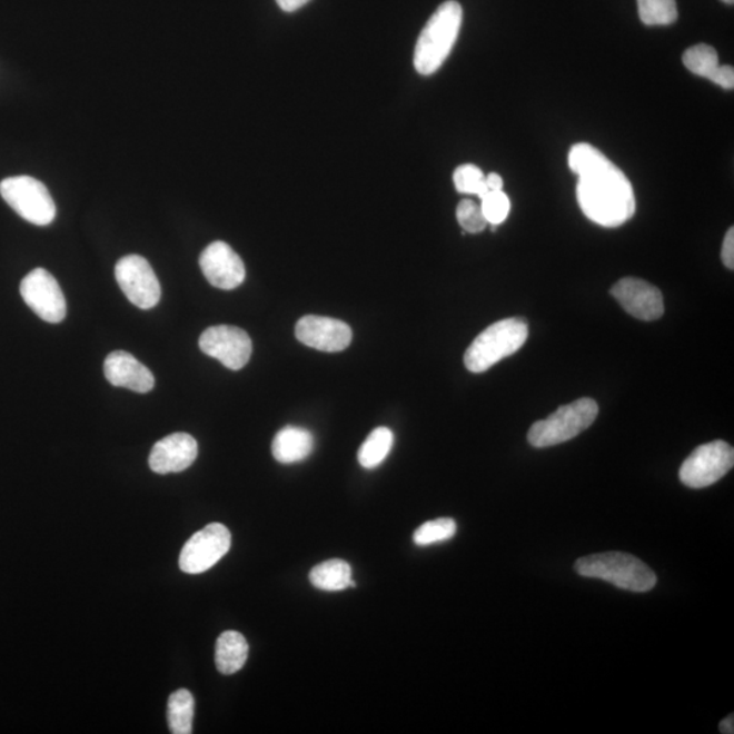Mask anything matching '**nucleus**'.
I'll list each match as a JSON object with an SVG mask.
<instances>
[{
    "instance_id": "nucleus-1",
    "label": "nucleus",
    "mask_w": 734,
    "mask_h": 734,
    "mask_svg": "<svg viewBox=\"0 0 734 734\" xmlns=\"http://www.w3.org/2000/svg\"><path fill=\"white\" fill-rule=\"evenodd\" d=\"M568 167L578 176L577 200L587 219L603 228H619L634 217L632 182L596 147L574 145L568 152Z\"/></svg>"
},
{
    "instance_id": "nucleus-2",
    "label": "nucleus",
    "mask_w": 734,
    "mask_h": 734,
    "mask_svg": "<svg viewBox=\"0 0 734 734\" xmlns=\"http://www.w3.org/2000/svg\"><path fill=\"white\" fill-rule=\"evenodd\" d=\"M463 23L460 3L448 0L439 6L421 30L414 53L416 71L432 76L448 59Z\"/></svg>"
},
{
    "instance_id": "nucleus-3",
    "label": "nucleus",
    "mask_w": 734,
    "mask_h": 734,
    "mask_svg": "<svg viewBox=\"0 0 734 734\" xmlns=\"http://www.w3.org/2000/svg\"><path fill=\"white\" fill-rule=\"evenodd\" d=\"M574 568L583 577L607 581L628 592L645 593L657 584V575L646 563L615 550L584 556L575 562Z\"/></svg>"
},
{
    "instance_id": "nucleus-4",
    "label": "nucleus",
    "mask_w": 734,
    "mask_h": 734,
    "mask_svg": "<svg viewBox=\"0 0 734 734\" xmlns=\"http://www.w3.org/2000/svg\"><path fill=\"white\" fill-rule=\"evenodd\" d=\"M529 327L525 318H505L494 323L477 336L464 355V364L473 373L492 369L499 360L516 354L528 339Z\"/></svg>"
},
{
    "instance_id": "nucleus-5",
    "label": "nucleus",
    "mask_w": 734,
    "mask_h": 734,
    "mask_svg": "<svg viewBox=\"0 0 734 734\" xmlns=\"http://www.w3.org/2000/svg\"><path fill=\"white\" fill-rule=\"evenodd\" d=\"M598 415L597 403L589 397L562 406L547 419L538 420L528 432V443L534 448L567 443L593 425Z\"/></svg>"
},
{
    "instance_id": "nucleus-6",
    "label": "nucleus",
    "mask_w": 734,
    "mask_h": 734,
    "mask_svg": "<svg viewBox=\"0 0 734 734\" xmlns=\"http://www.w3.org/2000/svg\"><path fill=\"white\" fill-rule=\"evenodd\" d=\"M0 195L18 216L37 226L57 217V206L44 184L29 176L9 177L0 182Z\"/></svg>"
},
{
    "instance_id": "nucleus-7",
    "label": "nucleus",
    "mask_w": 734,
    "mask_h": 734,
    "mask_svg": "<svg viewBox=\"0 0 734 734\" xmlns=\"http://www.w3.org/2000/svg\"><path fill=\"white\" fill-rule=\"evenodd\" d=\"M734 450L725 440H713L697 446L678 470L684 486L705 488L713 486L733 468Z\"/></svg>"
},
{
    "instance_id": "nucleus-8",
    "label": "nucleus",
    "mask_w": 734,
    "mask_h": 734,
    "mask_svg": "<svg viewBox=\"0 0 734 734\" xmlns=\"http://www.w3.org/2000/svg\"><path fill=\"white\" fill-rule=\"evenodd\" d=\"M230 546L231 535L225 525L218 523L207 525L206 528L196 532L182 547L180 568L187 574L210 571L229 553Z\"/></svg>"
},
{
    "instance_id": "nucleus-9",
    "label": "nucleus",
    "mask_w": 734,
    "mask_h": 734,
    "mask_svg": "<svg viewBox=\"0 0 734 734\" xmlns=\"http://www.w3.org/2000/svg\"><path fill=\"white\" fill-rule=\"evenodd\" d=\"M116 280L126 297L140 309H151L161 299V285L150 266L142 256L130 255L122 257L115 268Z\"/></svg>"
},
{
    "instance_id": "nucleus-10",
    "label": "nucleus",
    "mask_w": 734,
    "mask_h": 734,
    "mask_svg": "<svg viewBox=\"0 0 734 734\" xmlns=\"http://www.w3.org/2000/svg\"><path fill=\"white\" fill-rule=\"evenodd\" d=\"M21 296L24 304L47 323L65 320L67 305L58 280L44 268H36L21 281Z\"/></svg>"
},
{
    "instance_id": "nucleus-11",
    "label": "nucleus",
    "mask_w": 734,
    "mask_h": 734,
    "mask_svg": "<svg viewBox=\"0 0 734 734\" xmlns=\"http://www.w3.org/2000/svg\"><path fill=\"white\" fill-rule=\"evenodd\" d=\"M200 350L230 370H240L252 355V340L244 329L231 326L210 327L201 334Z\"/></svg>"
},
{
    "instance_id": "nucleus-12",
    "label": "nucleus",
    "mask_w": 734,
    "mask_h": 734,
    "mask_svg": "<svg viewBox=\"0 0 734 734\" xmlns=\"http://www.w3.org/2000/svg\"><path fill=\"white\" fill-rule=\"evenodd\" d=\"M612 297L638 320L654 321L664 315L663 294L644 279L623 278L611 289Z\"/></svg>"
},
{
    "instance_id": "nucleus-13",
    "label": "nucleus",
    "mask_w": 734,
    "mask_h": 734,
    "mask_svg": "<svg viewBox=\"0 0 734 734\" xmlns=\"http://www.w3.org/2000/svg\"><path fill=\"white\" fill-rule=\"evenodd\" d=\"M200 268L206 279L220 290L237 289L245 280V266L230 245L216 241L200 255Z\"/></svg>"
},
{
    "instance_id": "nucleus-14",
    "label": "nucleus",
    "mask_w": 734,
    "mask_h": 734,
    "mask_svg": "<svg viewBox=\"0 0 734 734\" xmlns=\"http://www.w3.org/2000/svg\"><path fill=\"white\" fill-rule=\"evenodd\" d=\"M296 336L302 345L326 353L346 350L353 330L346 323L323 316H305L297 323Z\"/></svg>"
},
{
    "instance_id": "nucleus-15",
    "label": "nucleus",
    "mask_w": 734,
    "mask_h": 734,
    "mask_svg": "<svg viewBox=\"0 0 734 734\" xmlns=\"http://www.w3.org/2000/svg\"><path fill=\"white\" fill-rule=\"evenodd\" d=\"M198 457V443L187 433H175L158 440L150 453L149 465L156 474L181 473Z\"/></svg>"
},
{
    "instance_id": "nucleus-16",
    "label": "nucleus",
    "mask_w": 734,
    "mask_h": 734,
    "mask_svg": "<svg viewBox=\"0 0 734 734\" xmlns=\"http://www.w3.org/2000/svg\"><path fill=\"white\" fill-rule=\"evenodd\" d=\"M103 373L113 387L127 388L137 394H147L155 388L156 378L130 353H110L103 364Z\"/></svg>"
},
{
    "instance_id": "nucleus-17",
    "label": "nucleus",
    "mask_w": 734,
    "mask_h": 734,
    "mask_svg": "<svg viewBox=\"0 0 734 734\" xmlns=\"http://www.w3.org/2000/svg\"><path fill=\"white\" fill-rule=\"evenodd\" d=\"M315 438L304 427L287 426L275 436L272 455L281 464H294L305 460L314 452Z\"/></svg>"
},
{
    "instance_id": "nucleus-18",
    "label": "nucleus",
    "mask_w": 734,
    "mask_h": 734,
    "mask_svg": "<svg viewBox=\"0 0 734 734\" xmlns=\"http://www.w3.org/2000/svg\"><path fill=\"white\" fill-rule=\"evenodd\" d=\"M249 645L238 632H225L219 635L216 646V664L222 675H235L247 663Z\"/></svg>"
},
{
    "instance_id": "nucleus-19",
    "label": "nucleus",
    "mask_w": 734,
    "mask_h": 734,
    "mask_svg": "<svg viewBox=\"0 0 734 734\" xmlns=\"http://www.w3.org/2000/svg\"><path fill=\"white\" fill-rule=\"evenodd\" d=\"M353 572L347 562L330 559L311 568L309 579L317 589L327 592L345 591L351 586Z\"/></svg>"
},
{
    "instance_id": "nucleus-20",
    "label": "nucleus",
    "mask_w": 734,
    "mask_h": 734,
    "mask_svg": "<svg viewBox=\"0 0 734 734\" xmlns=\"http://www.w3.org/2000/svg\"><path fill=\"white\" fill-rule=\"evenodd\" d=\"M195 700L188 690H179L169 696L168 724L173 734H191Z\"/></svg>"
},
{
    "instance_id": "nucleus-21",
    "label": "nucleus",
    "mask_w": 734,
    "mask_h": 734,
    "mask_svg": "<svg viewBox=\"0 0 734 734\" xmlns=\"http://www.w3.org/2000/svg\"><path fill=\"white\" fill-rule=\"evenodd\" d=\"M391 446H394V433L388 427L376 428L360 446L358 452L359 464L367 469L378 467L389 455Z\"/></svg>"
},
{
    "instance_id": "nucleus-22",
    "label": "nucleus",
    "mask_w": 734,
    "mask_h": 734,
    "mask_svg": "<svg viewBox=\"0 0 734 734\" xmlns=\"http://www.w3.org/2000/svg\"><path fill=\"white\" fill-rule=\"evenodd\" d=\"M641 21L647 27H666L677 21L676 0H636Z\"/></svg>"
},
{
    "instance_id": "nucleus-23",
    "label": "nucleus",
    "mask_w": 734,
    "mask_h": 734,
    "mask_svg": "<svg viewBox=\"0 0 734 734\" xmlns=\"http://www.w3.org/2000/svg\"><path fill=\"white\" fill-rule=\"evenodd\" d=\"M683 63L697 77L712 78L720 66L718 53L713 47L697 44L687 49L683 54Z\"/></svg>"
},
{
    "instance_id": "nucleus-24",
    "label": "nucleus",
    "mask_w": 734,
    "mask_h": 734,
    "mask_svg": "<svg viewBox=\"0 0 734 734\" xmlns=\"http://www.w3.org/2000/svg\"><path fill=\"white\" fill-rule=\"evenodd\" d=\"M457 524L453 518H437L420 525L414 534L416 546H432V544L450 540L456 535Z\"/></svg>"
},
{
    "instance_id": "nucleus-25",
    "label": "nucleus",
    "mask_w": 734,
    "mask_h": 734,
    "mask_svg": "<svg viewBox=\"0 0 734 734\" xmlns=\"http://www.w3.org/2000/svg\"><path fill=\"white\" fill-rule=\"evenodd\" d=\"M453 182L458 192L476 195L479 199L489 192L485 173L475 165L465 163L458 167L453 175Z\"/></svg>"
},
{
    "instance_id": "nucleus-26",
    "label": "nucleus",
    "mask_w": 734,
    "mask_h": 734,
    "mask_svg": "<svg viewBox=\"0 0 734 734\" xmlns=\"http://www.w3.org/2000/svg\"><path fill=\"white\" fill-rule=\"evenodd\" d=\"M482 211L485 214L487 224L492 225V229H497V226L504 224L510 212V199L504 191L488 192L485 198L480 199Z\"/></svg>"
},
{
    "instance_id": "nucleus-27",
    "label": "nucleus",
    "mask_w": 734,
    "mask_h": 734,
    "mask_svg": "<svg viewBox=\"0 0 734 734\" xmlns=\"http://www.w3.org/2000/svg\"><path fill=\"white\" fill-rule=\"evenodd\" d=\"M456 217L464 231L473 232V235L485 230L488 225L480 205L474 200H462L457 206Z\"/></svg>"
},
{
    "instance_id": "nucleus-28",
    "label": "nucleus",
    "mask_w": 734,
    "mask_h": 734,
    "mask_svg": "<svg viewBox=\"0 0 734 734\" xmlns=\"http://www.w3.org/2000/svg\"><path fill=\"white\" fill-rule=\"evenodd\" d=\"M710 81L717 83L721 88L732 90L734 88V71L732 66H718Z\"/></svg>"
},
{
    "instance_id": "nucleus-29",
    "label": "nucleus",
    "mask_w": 734,
    "mask_h": 734,
    "mask_svg": "<svg viewBox=\"0 0 734 734\" xmlns=\"http://www.w3.org/2000/svg\"><path fill=\"white\" fill-rule=\"evenodd\" d=\"M722 261L726 268H734V229L727 230L721 252Z\"/></svg>"
},
{
    "instance_id": "nucleus-30",
    "label": "nucleus",
    "mask_w": 734,
    "mask_h": 734,
    "mask_svg": "<svg viewBox=\"0 0 734 734\" xmlns=\"http://www.w3.org/2000/svg\"><path fill=\"white\" fill-rule=\"evenodd\" d=\"M310 0H277L279 8L286 12L297 11L304 8Z\"/></svg>"
},
{
    "instance_id": "nucleus-31",
    "label": "nucleus",
    "mask_w": 734,
    "mask_h": 734,
    "mask_svg": "<svg viewBox=\"0 0 734 734\" xmlns=\"http://www.w3.org/2000/svg\"><path fill=\"white\" fill-rule=\"evenodd\" d=\"M487 188L489 192L502 191L504 188V180L498 173H489L486 176Z\"/></svg>"
},
{
    "instance_id": "nucleus-32",
    "label": "nucleus",
    "mask_w": 734,
    "mask_h": 734,
    "mask_svg": "<svg viewBox=\"0 0 734 734\" xmlns=\"http://www.w3.org/2000/svg\"><path fill=\"white\" fill-rule=\"evenodd\" d=\"M720 732L724 733V734H733L734 733V717H733V714H731L730 717H726L725 720L721 721Z\"/></svg>"
},
{
    "instance_id": "nucleus-33",
    "label": "nucleus",
    "mask_w": 734,
    "mask_h": 734,
    "mask_svg": "<svg viewBox=\"0 0 734 734\" xmlns=\"http://www.w3.org/2000/svg\"><path fill=\"white\" fill-rule=\"evenodd\" d=\"M722 2H725L727 4H733L734 0H722Z\"/></svg>"
}]
</instances>
